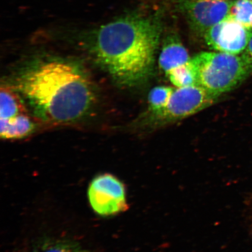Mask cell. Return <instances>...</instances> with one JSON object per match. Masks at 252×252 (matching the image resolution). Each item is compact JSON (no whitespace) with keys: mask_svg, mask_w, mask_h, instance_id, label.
<instances>
[{"mask_svg":"<svg viewBox=\"0 0 252 252\" xmlns=\"http://www.w3.org/2000/svg\"><path fill=\"white\" fill-rule=\"evenodd\" d=\"M162 32L159 17L126 15L96 30L90 51L117 83L128 87L140 86L153 74Z\"/></svg>","mask_w":252,"mask_h":252,"instance_id":"obj_1","label":"cell"},{"mask_svg":"<svg viewBox=\"0 0 252 252\" xmlns=\"http://www.w3.org/2000/svg\"><path fill=\"white\" fill-rule=\"evenodd\" d=\"M16 88L45 122L65 124L87 114L96 99L92 81L83 68L62 59L40 62L17 78Z\"/></svg>","mask_w":252,"mask_h":252,"instance_id":"obj_2","label":"cell"},{"mask_svg":"<svg viewBox=\"0 0 252 252\" xmlns=\"http://www.w3.org/2000/svg\"><path fill=\"white\" fill-rule=\"evenodd\" d=\"M198 86L217 97L229 92L251 74L241 56L222 52H202L191 59Z\"/></svg>","mask_w":252,"mask_h":252,"instance_id":"obj_3","label":"cell"},{"mask_svg":"<svg viewBox=\"0 0 252 252\" xmlns=\"http://www.w3.org/2000/svg\"><path fill=\"white\" fill-rule=\"evenodd\" d=\"M218 97L199 86L177 88L164 108L156 112L146 113L144 124L156 127L181 121L208 108Z\"/></svg>","mask_w":252,"mask_h":252,"instance_id":"obj_4","label":"cell"},{"mask_svg":"<svg viewBox=\"0 0 252 252\" xmlns=\"http://www.w3.org/2000/svg\"><path fill=\"white\" fill-rule=\"evenodd\" d=\"M232 0H179V11L191 30L204 36L211 28L228 17Z\"/></svg>","mask_w":252,"mask_h":252,"instance_id":"obj_5","label":"cell"},{"mask_svg":"<svg viewBox=\"0 0 252 252\" xmlns=\"http://www.w3.org/2000/svg\"><path fill=\"white\" fill-rule=\"evenodd\" d=\"M88 198L94 212L100 216L114 215L127 206L124 184L108 174L97 176L91 183Z\"/></svg>","mask_w":252,"mask_h":252,"instance_id":"obj_6","label":"cell"},{"mask_svg":"<svg viewBox=\"0 0 252 252\" xmlns=\"http://www.w3.org/2000/svg\"><path fill=\"white\" fill-rule=\"evenodd\" d=\"M252 36V29L228 17L214 25L203 36L211 49L236 55L244 52Z\"/></svg>","mask_w":252,"mask_h":252,"instance_id":"obj_7","label":"cell"},{"mask_svg":"<svg viewBox=\"0 0 252 252\" xmlns=\"http://www.w3.org/2000/svg\"><path fill=\"white\" fill-rule=\"evenodd\" d=\"M187 49L176 33H171L163 41L159 58V67L167 72L190 61Z\"/></svg>","mask_w":252,"mask_h":252,"instance_id":"obj_8","label":"cell"},{"mask_svg":"<svg viewBox=\"0 0 252 252\" xmlns=\"http://www.w3.org/2000/svg\"><path fill=\"white\" fill-rule=\"evenodd\" d=\"M0 135L6 140L18 139L29 135L34 128V125L27 113L17 117L0 120Z\"/></svg>","mask_w":252,"mask_h":252,"instance_id":"obj_9","label":"cell"},{"mask_svg":"<svg viewBox=\"0 0 252 252\" xmlns=\"http://www.w3.org/2000/svg\"><path fill=\"white\" fill-rule=\"evenodd\" d=\"M23 102L14 90L1 87L0 94V120H8L27 113Z\"/></svg>","mask_w":252,"mask_h":252,"instance_id":"obj_10","label":"cell"},{"mask_svg":"<svg viewBox=\"0 0 252 252\" xmlns=\"http://www.w3.org/2000/svg\"><path fill=\"white\" fill-rule=\"evenodd\" d=\"M171 83L176 88L198 86L196 70L191 60L166 74Z\"/></svg>","mask_w":252,"mask_h":252,"instance_id":"obj_11","label":"cell"},{"mask_svg":"<svg viewBox=\"0 0 252 252\" xmlns=\"http://www.w3.org/2000/svg\"><path fill=\"white\" fill-rule=\"evenodd\" d=\"M228 18L252 30V0L233 1Z\"/></svg>","mask_w":252,"mask_h":252,"instance_id":"obj_12","label":"cell"},{"mask_svg":"<svg viewBox=\"0 0 252 252\" xmlns=\"http://www.w3.org/2000/svg\"><path fill=\"white\" fill-rule=\"evenodd\" d=\"M174 90L168 86L156 87L151 90L148 97L149 109L147 113L156 112L164 108Z\"/></svg>","mask_w":252,"mask_h":252,"instance_id":"obj_13","label":"cell"},{"mask_svg":"<svg viewBox=\"0 0 252 252\" xmlns=\"http://www.w3.org/2000/svg\"><path fill=\"white\" fill-rule=\"evenodd\" d=\"M37 248L34 252H89L80 245L65 239H51Z\"/></svg>","mask_w":252,"mask_h":252,"instance_id":"obj_14","label":"cell"},{"mask_svg":"<svg viewBox=\"0 0 252 252\" xmlns=\"http://www.w3.org/2000/svg\"><path fill=\"white\" fill-rule=\"evenodd\" d=\"M242 59L247 64L249 70H250L251 74L252 73V36L251 39L249 42L247 48L244 50V52L242 53Z\"/></svg>","mask_w":252,"mask_h":252,"instance_id":"obj_15","label":"cell"}]
</instances>
